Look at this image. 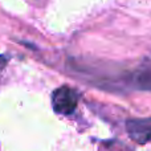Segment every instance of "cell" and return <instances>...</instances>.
Segmentation results:
<instances>
[{
  "label": "cell",
  "mask_w": 151,
  "mask_h": 151,
  "mask_svg": "<svg viewBox=\"0 0 151 151\" xmlns=\"http://www.w3.org/2000/svg\"><path fill=\"white\" fill-rule=\"evenodd\" d=\"M5 63H7V58H5L4 56H0V69L5 65Z\"/></svg>",
  "instance_id": "5"
},
{
  "label": "cell",
  "mask_w": 151,
  "mask_h": 151,
  "mask_svg": "<svg viewBox=\"0 0 151 151\" xmlns=\"http://www.w3.org/2000/svg\"><path fill=\"white\" fill-rule=\"evenodd\" d=\"M52 105L58 114H72L78 105V93L69 86H61L53 91Z\"/></svg>",
  "instance_id": "1"
},
{
  "label": "cell",
  "mask_w": 151,
  "mask_h": 151,
  "mask_svg": "<svg viewBox=\"0 0 151 151\" xmlns=\"http://www.w3.org/2000/svg\"><path fill=\"white\" fill-rule=\"evenodd\" d=\"M126 130L129 133V137L138 143L151 142V118L127 121Z\"/></svg>",
  "instance_id": "2"
},
{
  "label": "cell",
  "mask_w": 151,
  "mask_h": 151,
  "mask_svg": "<svg viewBox=\"0 0 151 151\" xmlns=\"http://www.w3.org/2000/svg\"><path fill=\"white\" fill-rule=\"evenodd\" d=\"M131 80L135 88L151 91V61L145 63L141 68L137 69L131 76Z\"/></svg>",
  "instance_id": "3"
},
{
  "label": "cell",
  "mask_w": 151,
  "mask_h": 151,
  "mask_svg": "<svg viewBox=\"0 0 151 151\" xmlns=\"http://www.w3.org/2000/svg\"><path fill=\"white\" fill-rule=\"evenodd\" d=\"M101 151H133L118 141H106L102 143Z\"/></svg>",
  "instance_id": "4"
}]
</instances>
